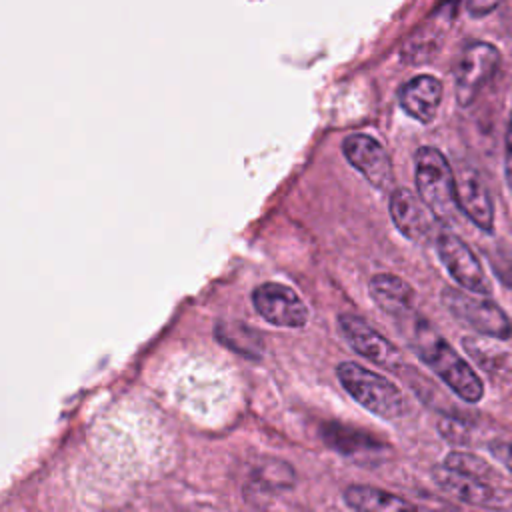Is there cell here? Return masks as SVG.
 I'll use <instances>...</instances> for the list:
<instances>
[{"label": "cell", "mask_w": 512, "mask_h": 512, "mask_svg": "<svg viewBox=\"0 0 512 512\" xmlns=\"http://www.w3.org/2000/svg\"><path fill=\"white\" fill-rule=\"evenodd\" d=\"M398 330L406 336L416 356L464 402L476 404L484 396V384L474 368L434 330V326L414 310L400 320Z\"/></svg>", "instance_id": "6da1fadb"}, {"label": "cell", "mask_w": 512, "mask_h": 512, "mask_svg": "<svg viewBox=\"0 0 512 512\" xmlns=\"http://www.w3.org/2000/svg\"><path fill=\"white\" fill-rule=\"evenodd\" d=\"M414 180L418 196L440 224L454 226L460 222L462 212L456 198V176L438 148H418Z\"/></svg>", "instance_id": "7a4b0ae2"}, {"label": "cell", "mask_w": 512, "mask_h": 512, "mask_svg": "<svg viewBox=\"0 0 512 512\" xmlns=\"http://www.w3.org/2000/svg\"><path fill=\"white\" fill-rule=\"evenodd\" d=\"M336 376L342 388L368 412L384 420H396L408 412L402 390L380 372L348 360L338 364Z\"/></svg>", "instance_id": "3957f363"}, {"label": "cell", "mask_w": 512, "mask_h": 512, "mask_svg": "<svg viewBox=\"0 0 512 512\" xmlns=\"http://www.w3.org/2000/svg\"><path fill=\"white\" fill-rule=\"evenodd\" d=\"M440 300L456 320L470 326L474 332L496 340L512 338V320L494 300L452 286L440 292Z\"/></svg>", "instance_id": "277c9868"}, {"label": "cell", "mask_w": 512, "mask_h": 512, "mask_svg": "<svg viewBox=\"0 0 512 512\" xmlns=\"http://www.w3.org/2000/svg\"><path fill=\"white\" fill-rule=\"evenodd\" d=\"M500 68V52L488 42H470L460 52L454 66V96L460 106H470L482 88Z\"/></svg>", "instance_id": "5b68a950"}, {"label": "cell", "mask_w": 512, "mask_h": 512, "mask_svg": "<svg viewBox=\"0 0 512 512\" xmlns=\"http://www.w3.org/2000/svg\"><path fill=\"white\" fill-rule=\"evenodd\" d=\"M434 244L442 266L448 270V274L456 280L460 288L480 296H488L492 292V284L480 260L474 256V252L466 246L464 240H460L450 230H438Z\"/></svg>", "instance_id": "8992f818"}, {"label": "cell", "mask_w": 512, "mask_h": 512, "mask_svg": "<svg viewBox=\"0 0 512 512\" xmlns=\"http://www.w3.org/2000/svg\"><path fill=\"white\" fill-rule=\"evenodd\" d=\"M252 304L266 322L280 328H302L310 316L304 300L280 282H264L256 286Z\"/></svg>", "instance_id": "52a82bcc"}, {"label": "cell", "mask_w": 512, "mask_h": 512, "mask_svg": "<svg viewBox=\"0 0 512 512\" xmlns=\"http://www.w3.org/2000/svg\"><path fill=\"white\" fill-rule=\"evenodd\" d=\"M338 328L346 342L366 360L374 362L376 366H382L386 370L400 372L404 366V360L396 346L386 340L380 332H376L366 320H362L356 314H340L338 316Z\"/></svg>", "instance_id": "ba28073f"}, {"label": "cell", "mask_w": 512, "mask_h": 512, "mask_svg": "<svg viewBox=\"0 0 512 512\" xmlns=\"http://www.w3.org/2000/svg\"><path fill=\"white\" fill-rule=\"evenodd\" d=\"M346 160L378 190H392L394 168L386 148L368 134H350L342 142Z\"/></svg>", "instance_id": "9c48e42d"}, {"label": "cell", "mask_w": 512, "mask_h": 512, "mask_svg": "<svg viewBox=\"0 0 512 512\" xmlns=\"http://www.w3.org/2000/svg\"><path fill=\"white\" fill-rule=\"evenodd\" d=\"M390 218L398 232L412 242L426 244L438 234V220L418 194L408 188H396L390 194Z\"/></svg>", "instance_id": "30bf717a"}, {"label": "cell", "mask_w": 512, "mask_h": 512, "mask_svg": "<svg viewBox=\"0 0 512 512\" xmlns=\"http://www.w3.org/2000/svg\"><path fill=\"white\" fill-rule=\"evenodd\" d=\"M456 198L460 212L482 232L494 230V204L490 190L482 174L468 164H462L456 172Z\"/></svg>", "instance_id": "8fae6325"}, {"label": "cell", "mask_w": 512, "mask_h": 512, "mask_svg": "<svg viewBox=\"0 0 512 512\" xmlns=\"http://www.w3.org/2000/svg\"><path fill=\"white\" fill-rule=\"evenodd\" d=\"M432 480L442 492L470 506H494L502 500L504 494L496 490L488 480L456 472L444 464L432 468Z\"/></svg>", "instance_id": "7c38bea8"}, {"label": "cell", "mask_w": 512, "mask_h": 512, "mask_svg": "<svg viewBox=\"0 0 512 512\" xmlns=\"http://www.w3.org/2000/svg\"><path fill=\"white\" fill-rule=\"evenodd\" d=\"M442 102V82L436 76L420 74L404 82L398 90L400 108L416 122L428 124L436 118Z\"/></svg>", "instance_id": "4fadbf2b"}, {"label": "cell", "mask_w": 512, "mask_h": 512, "mask_svg": "<svg viewBox=\"0 0 512 512\" xmlns=\"http://www.w3.org/2000/svg\"><path fill=\"white\" fill-rule=\"evenodd\" d=\"M370 298L396 324L416 310L414 290L408 282L394 274H374L368 282Z\"/></svg>", "instance_id": "5bb4252c"}, {"label": "cell", "mask_w": 512, "mask_h": 512, "mask_svg": "<svg viewBox=\"0 0 512 512\" xmlns=\"http://www.w3.org/2000/svg\"><path fill=\"white\" fill-rule=\"evenodd\" d=\"M344 502L352 510L360 512H396V510H414L416 506L392 492H386L382 488L364 486V484H352L344 490Z\"/></svg>", "instance_id": "9a60e30c"}, {"label": "cell", "mask_w": 512, "mask_h": 512, "mask_svg": "<svg viewBox=\"0 0 512 512\" xmlns=\"http://www.w3.org/2000/svg\"><path fill=\"white\" fill-rule=\"evenodd\" d=\"M322 440L336 452L344 456H358L360 452H376L382 446L374 436L366 434L364 430L350 428L340 422H328L322 426Z\"/></svg>", "instance_id": "2e32d148"}, {"label": "cell", "mask_w": 512, "mask_h": 512, "mask_svg": "<svg viewBox=\"0 0 512 512\" xmlns=\"http://www.w3.org/2000/svg\"><path fill=\"white\" fill-rule=\"evenodd\" d=\"M216 338L236 354L246 358H260L262 338L260 334L242 322H218L214 328Z\"/></svg>", "instance_id": "e0dca14e"}, {"label": "cell", "mask_w": 512, "mask_h": 512, "mask_svg": "<svg viewBox=\"0 0 512 512\" xmlns=\"http://www.w3.org/2000/svg\"><path fill=\"white\" fill-rule=\"evenodd\" d=\"M444 466H448L456 472H462V474L482 478V480H488V476L492 474V468L488 466V462L484 458H480L476 454H470V452H460V450L450 452L444 458Z\"/></svg>", "instance_id": "ac0fdd59"}, {"label": "cell", "mask_w": 512, "mask_h": 512, "mask_svg": "<svg viewBox=\"0 0 512 512\" xmlns=\"http://www.w3.org/2000/svg\"><path fill=\"white\" fill-rule=\"evenodd\" d=\"M438 430L452 444H466L468 442V428L462 422H458V420L442 418L438 422Z\"/></svg>", "instance_id": "d6986e66"}, {"label": "cell", "mask_w": 512, "mask_h": 512, "mask_svg": "<svg viewBox=\"0 0 512 512\" xmlns=\"http://www.w3.org/2000/svg\"><path fill=\"white\" fill-rule=\"evenodd\" d=\"M504 174H506V184L512 194V116L508 120L506 136H504Z\"/></svg>", "instance_id": "ffe728a7"}, {"label": "cell", "mask_w": 512, "mask_h": 512, "mask_svg": "<svg viewBox=\"0 0 512 512\" xmlns=\"http://www.w3.org/2000/svg\"><path fill=\"white\" fill-rule=\"evenodd\" d=\"M490 452L512 472V442H492Z\"/></svg>", "instance_id": "44dd1931"}, {"label": "cell", "mask_w": 512, "mask_h": 512, "mask_svg": "<svg viewBox=\"0 0 512 512\" xmlns=\"http://www.w3.org/2000/svg\"><path fill=\"white\" fill-rule=\"evenodd\" d=\"M500 2L502 0H466V8L474 16H484V14L492 12Z\"/></svg>", "instance_id": "7402d4cb"}]
</instances>
